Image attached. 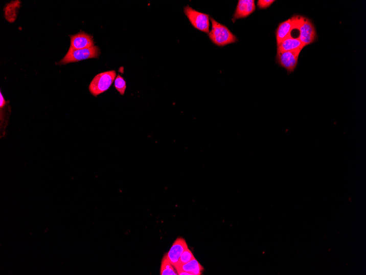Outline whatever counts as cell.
<instances>
[{
	"mask_svg": "<svg viewBox=\"0 0 366 275\" xmlns=\"http://www.w3.org/2000/svg\"><path fill=\"white\" fill-rule=\"evenodd\" d=\"M20 6L19 1L12 2L5 7V16L7 20L12 23L16 19L17 13Z\"/></svg>",
	"mask_w": 366,
	"mask_h": 275,
	"instance_id": "4fadbf2b",
	"label": "cell"
},
{
	"mask_svg": "<svg viewBox=\"0 0 366 275\" xmlns=\"http://www.w3.org/2000/svg\"><path fill=\"white\" fill-rule=\"evenodd\" d=\"M306 47L299 39L292 37H288L278 45L277 53L291 51L296 50H303Z\"/></svg>",
	"mask_w": 366,
	"mask_h": 275,
	"instance_id": "8fae6325",
	"label": "cell"
},
{
	"mask_svg": "<svg viewBox=\"0 0 366 275\" xmlns=\"http://www.w3.org/2000/svg\"><path fill=\"white\" fill-rule=\"evenodd\" d=\"M100 54V49L96 46L80 50H75L70 48L66 55L58 64L60 65H66L88 59L98 58Z\"/></svg>",
	"mask_w": 366,
	"mask_h": 275,
	"instance_id": "277c9868",
	"label": "cell"
},
{
	"mask_svg": "<svg viewBox=\"0 0 366 275\" xmlns=\"http://www.w3.org/2000/svg\"><path fill=\"white\" fill-rule=\"evenodd\" d=\"M188 248L186 240L178 238L173 243L171 249L165 256L174 267L176 266L178 264L182 253Z\"/></svg>",
	"mask_w": 366,
	"mask_h": 275,
	"instance_id": "52a82bcc",
	"label": "cell"
},
{
	"mask_svg": "<svg viewBox=\"0 0 366 275\" xmlns=\"http://www.w3.org/2000/svg\"><path fill=\"white\" fill-rule=\"evenodd\" d=\"M160 274L161 275H177L178 273L175 271L174 267L168 261L165 256L162 263L161 270H160Z\"/></svg>",
	"mask_w": 366,
	"mask_h": 275,
	"instance_id": "5bb4252c",
	"label": "cell"
},
{
	"mask_svg": "<svg viewBox=\"0 0 366 275\" xmlns=\"http://www.w3.org/2000/svg\"><path fill=\"white\" fill-rule=\"evenodd\" d=\"M115 71L103 72L97 75L91 81L89 90L92 95L97 97L107 91L117 78Z\"/></svg>",
	"mask_w": 366,
	"mask_h": 275,
	"instance_id": "7a4b0ae2",
	"label": "cell"
},
{
	"mask_svg": "<svg viewBox=\"0 0 366 275\" xmlns=\"http://www.w3.org/2000/svg\"><path fill=\"white\" fill-rule=\"evenodd\" d=\"M294 26V17L280 24L276 31L277 46L287 38L291 37Z\"/></svg>",
	"mask_w": 366,
	"mask_h": 275,
	"instance_id": "30bf717a",
	"label": "cell"
},
{
	"mask_svg": "<svg viewBox=\"0 0 366 275\" xmlns=\"http://www.w3.org/2000/svg\"><path fill=\"white\" fill-rule=\"evenodd\" d=\"M184 12L190 22L195 29L203 33H210L209 14L198 12L189 6L185 7Z\"/></svg>",
	"mask_w": 366,
	"mask_h": 275,
	"instance_id": "5b68a950",
	"label": "cell"
},
{
	"mask_svg": "<svg viewBox=\"0 0 366 275\" xmlns=\"http://www.w3.org/2000/svg\"><path fill=\"white\" fill-rule=\"evenodd\" d=\"M274 2V0H259L257 5L260 9H268Z\"/></svg>",
	"mask_w": 366,
	"mask_h": 275,
	"instance_id": "e0dca14e",
	"label": "cell"
},
{
	"mask_svg": "<svg viewBox=\"0 0 366 275\" xmlns=\"http://www.w3.org/2000/svg\"><path fill=\"white\" fill-rule=\"evenodd\" d=\"M71 47L75 50L89 48L95 46L93 36L84 32L71 36Z\"/></svg>",
	"mask_w": 366,
	"mask_h": 275,
	"instance_id": "ba28073f",
	"label": "cell"
},
{
	"mask_svg": "<svg viewBox=\"0 0 366 275\" xmlns=\"http://www.w3.org/2000/svg\"><path fill=\"white\" fill-rule=\"evenodd\" d=\"M194 258H195V257L194 256L192 251L188 248L182 253L180 257L178 264L177 266L185 264L189 262L190 261H192V260Z\"/></svg>",
	"mask_w": 366,
	"mask_h": 275,
	"instance_id": "2e32d148",
	"label": "cell"
},
{
	"mask_svg": "<svg viewBox=\"0 0 366 275\" xmlns=\"http://www.w3.org/2000/svg\"><path fill=\"white\" fill-rule=\"evenodd\" d=\"M175 270H181L191 273L192 275H201L203 270L202 266L195 258L189 262L180 266L174 267Z\"/></svg>",
	"mask_w": 366,
	"mask_h": 275,
	"instance_id": "7c38bea8",
	"label": "cell"
},
{
	"mask_svg": "<svg viewBox=\"0 0 366 275\" xmlns=\"http://www.w3.org/2000/svg\"><path fill=\"white\" fill-rule=\"evenodd\" d=\"M210 19L212 23V29L209 36L213 44L223 47L238 41L237 37L226 26L219 24L212 17H210Z\"/></svg>",
	"mask_w": 366,
	"mask_h": 275,
	"instance_id": "6da1fadb",
	"label": "cell"
},
{
	"mask_svg": "<svg viewBox=\"0 0 366 275\" xmlns=\"http://www.w3.org/2000/svg\"><path fill=\"white\" fill-rule=\"evenodd\" d=\"M302 50L300 49L277 53V62L281 67L286 69L288 72H293L298 65L299 58Z\"/></svg>",
	"mask_w": 366,
	"mask_h": 275,
	"instance_id": "8992f818",
	"label": "cell"
},
{
	"mask_svg": "<svg viewBox=\"0 0 366 275\" xmlns=\"http://www.w3.org/2000/svg\"><path fill=\"white\" fill-rule=\"evenodd\" d=\"M295 18L294 29L299 30L298 39L306 46L314 43L317 37L316 30L313 24L308 18L294 16Z\"/></svg>",
	"mask_w": 366,
	"mask_h": 275,
	"instance_id": "3957f363",
	"label": "cell"
},
{
	"mask_svg": "<svg viewBox=\"0 0 366 275\" xmlns=\"http://www.w3.org/2000/svg\"><path fill=\"white\" fill-rule=\"evenodd\" d=\"M256 10L255 0H239L234 14L233 20L245 18Z\"/></svg>",
	"mask_w": 366,
	"mask_h": 275,
	"instance_id": "9c48e42d",
	"label": "cell"
},
{
	"mask_svg": "<svg viewBox=\"0 0 366 275\" xmlns=\"http://www.w3.org/2000/svg\"><path fill=\"white\" fill-rule=\"evenodd\" d=\"M114 87L121 95H124L126 90V82L123 77L120 75L117 76L114 81Z\"/></svg>",
	"mask_w": 366,
	"mask_h": 275,
	"instance_id": "9a60e30c",
	"label": "cell"
}]
</instances>
